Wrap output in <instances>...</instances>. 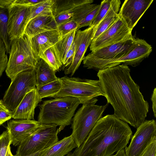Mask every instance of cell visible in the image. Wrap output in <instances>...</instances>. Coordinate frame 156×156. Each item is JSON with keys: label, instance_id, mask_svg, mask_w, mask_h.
<instances>
[{"label": "cell", "instance_id": "29", "mask_svg": "<svg viewBox=\"0 0 156 156\" xmlns=\"http://www.w3.org/2000/svg\"><path fill=\"white\" fill-rule=\"evenodd\" d=\"M96 4L87 3L79 5L72 10L73 20L78 23L95 7Z\"/></svg>", "mask_w": 156, "mask_h": 156}, {"label": "cell", "instance_id": "31", "mask_svg": "<svg viewBox=\"0 0 156 156\" xmlns=\"http://www.w3.org/2000/svg\"><path fill=\"white\" fill-rule=\"evenodd\" d=\"M112 1V0H104L101 2L97 13L89 27L95 29L108 10Z\"/></svg>", "mask_w": 156, "mask_h": 156}, {"label": "cell", "instance_id": "41", "mask_svg": "<svg viewBox=\"0 0 156 156\" xmlns=\"http://www.w3.org/2000/svg\"><path fill=\"white\" fill-rule=\"evenodd\" d=\"M14 0H0V8L8 9Z\"/></svg>", "mask_w": 156, "mask_h": 156}, {"label": "cell", "instance_id": "23", "mask_svg": "<svg viewBox=\"0 0 156 156\" xmlns=\"http://www.w3.org/2000/svg\"><path fill=\"white\" fill-rule=\"evenodd\" d=\"M53 3L54 0H45L43 2L31 6L26 20L24 30L28 23L34 18L41 15H53Z\"/></svg>", "mask_w": 156, "mask_h": 156}, {"label": "cell", "instance_id": "33", "mask_svg": "<svg viewBox=\"0 0 156 156\" xmlns=\"http://www.w3.org/2000/svg\"><path fill=\"white\" fill-rule=\"evenodd\" d=\"M8 59L5 46L0 34V77L5 70Z\"/></svg>", "mask_w": 156, "mask_h": 156}, {"label": "cell", "instance_id": "36", "mask_svg": "<svg viewBox=\"0 0 156 156\" xmlns=\"http://www.w3.org/2000/svg\"><path fill=\"white\" fill-rule=\"evenodd\" d=\"M12 115L4 105L2 100H0V126L12 118Z\"/></svg>", "mask_w": 156, "mask_h": 156}, {"label": "cell", "instance_id": "26", "mask_svg": "<svg viewBox=\"0 0 156 156\" xmlns=\"http://www.w3.org/2000/svg\"><path fill=\"white\" fill-rule=\"evenodd\" d=\"M92 0H54L52 5L53 16L64 11L72 10L76 7L86 3H92Z\"/></svg>", "mask_w": 156, "mask_h": 156}, {"label": "cell", "instance_id": "14", "mask_svg": "<svg viewBox=\"0 0 156 156\" xmlns=\"http://www.w3.org/2000/svg\"><path fill=\"white\" fill-rule=\"evenodd\" d=\"M153 0H126L120 9L118 14L132 31Z\"/></svg>", "mask_w": 156, "mask_h": 156}, {"label": "cell", "instance_id": "21", "mask_svg": "<svg viewBox=\"0 0 156 156\" xmlns=\"http://www.w3.org/2000/svg\"><path fill=\"white\" fill-rule=\"evenodd\" d=\"M76 147L74 138L71 134L43 151L39 156H64Z\"/></svg>", "mask_w": 156, "mask_h": 156}, {"label": "cell", "instance_id": "5", "mask_svg": "<svg viewBox=\"0 0 156 156\" xmlns=\"http://www.w3.org/2000/svg\"><path fill=\"white\" fill-rule=\"evenodd\" d=\"M9 54L5 71L11 80L18 73L34 68L38 59L24 35L12 41Z\"/></svg>", "mask_w": 156, "mask_h": 156}, {"label": "cell", "instance_id": "13", "mask_svg": "<svg viewBox=\"0 0 156 156\" xmlns=\"http://www.w3.org/2000/svg\"><path fill=\"white\" fill-rule=\"evenodd\" d=\"M94 32V28L90 27L83 30L76 31L73 40L75 45L74 55L71 63L65 68V74H70L72 76L78 69L92 41Z\"/></svg>", "mask_w": 156, "mask_h": 156}, {"label": "cell", "instance_id": "45", "mask_svg": "<svg viewBox=\"0 0 156 156\" xmlns=\"http://www.w3.org/2000/svg\"></svg>", "mask_w": 156, "mask_h": 156}, {"label": "cell", "instance_id": "43", "mask_svg": "<svg viewBox=\"0 0 156 156\" xmlns=\"http://www.w3.org/2000/svg\"><path fill=\"white\" fill-rule=\"evenodd\" d=\"M6 156H13L11 152L10 146L9 147Z\"/></svg>", "mask_w": 156, "mask_h": 156}, {"label": "cell", "instance_id": "16", "mask_svg": "<svg viewBox=\"0 0 156 156\" xmlns=\"http://www.w3.org/2000/svg\"><path fill=\"white\" fill-rule=\"evenodd\" d=\"M41 125L38 121L34 119H14L10 120L6 128L10 136L11 144L18 146Z\"/></svg>", "mask_w": 156, "mask_h": 156}, {"label": "cell", "instance_id": "6", "mask_svg": "<svg viewBox=\"0 0 156 156\" xmlns=\"http://www.w3.org/2000/svg\"><path fill=\"white\" fill-rule=\"evenodd\" d=\"M136 38H132L91 51L83 60V66L98 71L123 57L134 47Z\"/></svg>", "mask_w": 156, "mask_h": 156}, {"label": "cell", "instance_id": "37", "mask_svg": "<svg viewBox=\"0 0 156 156\" xmlns=\"http://www.w3.org/2000/svg\"><path fill=\"white\" fill-rule=\"evenodd\" d=\"M75 51V45L73 41L62 63V66H63V67L65 68L71 63L74 57Z\"/></svg>", "mask_w": 156, "mask_h": 156}, {"label": "cell", "instance_id": "12", "mask_svg": "<svg viewBox=\"0 0 156 156\" xmlns=\"http://www.w3.org/2000/svg\"><path fill=\"white\" fill-rule=\"evenodd\" d=\"M31 6L15 0L8 8L7 33L10 44L13 40L23 35L25 23Z\"/></svg>", "mask_w": 156, "mask_h": 156}, {"label": "cell", "instance_id": "2", "mask_svg": "<svg viewBox=\"0 0 156 156\" xmlns=\"http://www.w3.org/2000/svg\"><path fill=\"white\" fill-rule=\"evenodd\" d=\"M132 136L127 123L114 114L108 115L98 121L73 153L75 156H112L124 149Z\"/></svg>", "mask_w": 156, "mask_h": 156}, {"label": "cell", "instance_id": "34", "mask_svg": "<svg viewBox=\"0 0 156 156\" xmlns=\"http://www.w3.org/2000/svg\"><path fill=\"white\" fill-rule=\"evenodd\" d=\"M78 27V23L72 20L58 26L57 29L62 37L74 30H77Z\"/></svg>", "mask_w": 156, "mask_h": 156}, {"label": "cell", "instance_id": "3", "mask_svg": "<svg viewBox=\"0 0 156 156\" xmlns=\"http://www.w3.org/2000/svg\"><path fill=\"white\" fill-rule=\"evenodd\" d=\"M72 97L55 98L44 101L39 105L38 121L41 124H55L61 130L69 125L75 112L80 104Z\"/></svg>", "mask_w": 156, "mask_h": 156}, {"label": "cell", "instance_id": "18", "mask_svg": "<svg viewBox=\"0 0 156 156\" xmlns=\"http://www.w3.org/2000/svg\"><path fill=\"white\" fill-rule=\"evenodd\" d=\"M61 37L56 29L40 33L30 39L32 49L37 58L46 50L53 46Z\"/></svg>", "mask_w": 156, "mask_h": 156}, {"label": "cell", "instance_id": "44", "mask_svg": "<svg viewBox=\"0 0 156 156\" xmlns=\"http://www.w3.org/2000/svg\"><path fill=\"white\" fill-rule=\"evenodd\" d=\"M66 156H75L74 154L73 153H72L71 152H69L67 154H66Z\"/></svg>", "mask_w": 156, "mask_h": 156}, {"label": "cell", "instance_id": "28", "mask_svg": "<svg viewBox=\"0 0 156 156\" xmlns=\"http://www.w3.org/2000/svg\"><path fill=\"white\" fill-rule=\"evenodd\" d=\"M8 20L7 9L0 8V34L5 43L7 54H9L10 42L7 33Z\"/></svg>", "mask_w": 156, "mask_h": 156}, {"label": "cell", "instance_id": "19", "mask_svg": "<svg viewBox=\"0 0 156 156\" xmlns=\"http://www.w3.org/2000/svg\"><path fill=\"white\" fill-rule=\"evenodd\" d=\"M53 18V15H41L34 18L27 24L23 35L30 40L38 34L52 30L50 27V23Z\"/></svg>", "mask_w": 156, "mask_h": 156}, {"label": "cell", "instance_id": "30", "mask_svg": "<svg viewBox=\"0 0 156 156\" xmlns=\"http://www.w3.org/2000/svg\"><path fill=\"white\" fill-rule=\"evenodd\" d=\"M73 15L72 10L61 12L53 15L50 23L51 29H56L58 26L73 20Z\"/></svg>", "mask_w": 156, "mask_h": 156}, {"label": "cell", "instance_id": "27", "mask_svg": "<svg viewBox=\"0 0 156 156\" xmlns=\"http://www.w3.org/2000/svg\"><path fill=\"white\" fill-rule=\"evenodd\" d=\"M39 58L45 61L55 73L62 66L54 46L44 51Z\"/></svg>", "mask_w": 156, "mask_h": 156}, {"label": "cell", "instance_id": "22", "mask_svg": "<svg viewBox=\"0 0 156 156\" xmlns=\"http://www.w3.org/2000/svg\"><path fill=\"white\" fill-rule=\"evenodd\" d=\"M36 87L57 80L55 72L43 59L39 58L34 67Z\"/></svg>", "mask_w": 156, "mask_h": 156}, {"label": "cell", "instance_id": "7", "mask_svg": "<svg viewBox=\"0 0 156 156\" xmlns=\"http://www.w3.org/2000/svg\"><path fill=\"white\" fill-rule=\"evenodd\" d=\"M62 84L54 98L72 97L83 104L99 96H104L99 80L82 79L65 76L60 78Z\"/></svg>", "mask_w": 156, "mask_h": 156}, {"label": "cell", "instance_id": "38", "mask_svg": "<svg viewBox=\"0 0 156 156\" xmlns=\"http://www.w3.org/2000/svg\"><path fill=\"white\" fill-rule=\"evenodd\" d=\"M140 156H156V140L151 143Z\"/></svg>", "mask_w": 156, "mask_h": 156}, {"label": "cell", "instance_id": "9", "mask_svg": "<svg viewBox=\"0 0 156 156\" xmlns=\"http://www.w3.org/2000/svg\"><path fill=\"white\" fill-rule=\"evenodd\" d=\"M36 85L34 68L18 73L11 80L2 100L12 115L25 95L36 88Z\"/></svg>", "mask_w": 156, "mask_h": 156}, {"label": "cell", "instance_id": "40", "mask_svg": "<svg viewBox=\"0 0 156 156\" xmlns=\"http://www.w3.org/2000/svg\"><path fill=\"white\" fill-rule=\"evenodd\" d=\"M22 3L28 4L32 6L37 4L44 1L45 0H18Z\"/></svg>", "mask_w": 156, "mask_h": 156}, {"label": "cell", "instance_id": "1", "mask_svg": "<svg viewBox=\"0 0 156 156\" xmlns=\"http://www.w3.org/2000/svg\"><path fill=\"white\" fill-rule=\"evenodd\" d=\"M123 64L99 70L97 76L107 102L118 118L137 128L145 120L149 105Z\"/></svg>", "mask_w": 156, "mask_h": 156}, {"label": "cell", "instance_id": "24", "mask_svg": "<svg viewBox=\"0 0 156 156\" xmlns=\"http://www.w3.org/2000/svg\"><path fill=\"white\" fill-rule=\"evenodd\" d=\"M76 30H74L62 37L54 45L57 54L62 63L74 40Z\"/></svg>", "mask_w": 156, "mask_h": 156}, {"label": "cell", "instance_id": "11", "mask_svg": "<svg viewBox=\"0 0 156 156\" xmlns=\"http://www.w3.org/2000/svg\"><path fill=\"white\" fill-rule=\"evenodd\" d=\"M117 20L93 40L90 46L91 51L132 38L131 31L119 15Z\"/></svg>", "mask_w": 156, "mask_h": 156}, {"label": "cell", "instance_id": "10", "mask_svg": "<svg viewBox=\"0 0 156 156\" xmlns=\"http://www.w3.org/2000/svg\"><path fill=\"white\" fill-rule=\"evenodd\" d=\"M131 138L129 145L124 149L126 156H140L147 147L156 140L155 120H145L137 128Z\"/></svg>", "mask_w": 156, "mask_h": 156}, {"label": "cell", "instance_id": "4", "mask_svg": "<svg viewBox=\"0 0 156 156\" xmlns=\"http://www.w3.org/2000/svg\"><path fill=\"white\" fill-rule=\"evenodd\" d=\"M98 101L95 98L83 104L74 115L71 127V135L76 147L85 140L108 106V102L104 105H95Z\"/></svg>", "mask_w": 156, "mask_h": 156}, {"label": "cell", "instance_id": "25", "mask_svg": "<svg viewBox=\"0 0 156 156\" xmlns=\"http://www.w3.org/2000/svg\"><path fill=\"white\" fill-rule=\"evenodd\" d=\"M62 86L60 78L36 88L40 98L46 97L54 98L61 90Z\"/></svg>", "mask_w": 156, "mask_h": 156}, {"label": "cell", "instance_id": "20", "mask_svg": "<svg viewBox=\"0 0 156 156\" xmlns=\"http://www.w3.org/2000/svg\"><path fill=\"white\" fill-rule=\"evenodd\" d=\"M121 2L112 0V5L106 15L94 29L93 41L110 27L118 19Z\"/></svg>", "mask_w": 156, "mask_h": 156}, {"label": "cell", "instance_id": "17", "mask_svg": "<svg viewBox=\"0 0 156 156\" xmlns=\"http://www.w3.org/2000/svg\"><path fill=\"white\" fill-rule=\"evenodd\" d=\"M42 100L37 93L36 87L27 93L12 115L16 119H34L35 109Z\"/></svg>", "mask_w": 156, "mask_h": 156}, {"label": "cell", "instance_id": "39", "mask_svg": "<svg viewBox=\"0 0 156 156\" xmlns=\"http://www.w3.org/2000/svg\"><path fill=\"white\" fill-rule=\"evenodd\" d=\"M156 89L155 88L153 90V93L152 94L151 100L152 102V108L154 113V116L156 117Z\"/></svg>", "mask_w": 156, "mask_h": 156}, {"label": "cell", "instance_id": "32", "mask_svg": "<svg viewBox=\"0 0 156 156\" xmlns=\"http://www.w3.org/2000/svg\"><path fill=\"white\" fill-rule=\"evenodd\" d=\"M11 144L10 136L6 130L0 135V156H6Z\"/></svg>", "mask_w": 156, "mask_h": 156}, {"label": "cell", "instance_id": "42", "mask_svg": "<svg viewBox=\"0 0 156 156\" xmlns=\"http://www.w3.org/2000/svg\"><path fill=\"white\" fill-rule=\"evenodd\" d=\"M43 151L28 155L20 156L17 155L15 154V155H13V156H39Z\"/></svg>", "mask_w": 156, "mask_h": 156}, {"label": "cell", "instance_id": "35", "mask_svg": "<svg viewBox=\"0 0 156 156\" xmlns=\"http://www.w3.org/2000/svg\"><path fill=\"white\" fill-rule=\"evenodd\" d=\"M100 6V4H97L94 8L78 23L77 30L81 27L87 26L89 27L90 25L97 13Z\"/></svg>", "mask_w": 156, "mask_h": 156}, {"label": "cell", "instance_id": "8", "mask_svg": "<svg viewBox=\"0 0 156 156\" xmlns=\"http://www.w3.org/2000/svg\"><path fill=\"white\" fill-rule=\"evenodd\" d=\"M55 124H41L18 146L16 155L24 156L44 151L58 141L61 130Z\"/></svg>", "mask_w": 156, "mask_h": 156}, {"label": "cell", "instance_id": "15", "mask_svg": "<svg viewBox=\"0 0 156 156\" xmlns=\"http://www.w3.org/2000/svg\"><path fill=\"white\" fill-rule=\"evenodd\" d=\"M152 51L151 46L146 41L136 38L133 48L123 57L108 65L106 68L114 67L121 64L136 67L148 57Z\"/></svg>", "mask_w": 156, "mask_h": 156}]
</instances>
